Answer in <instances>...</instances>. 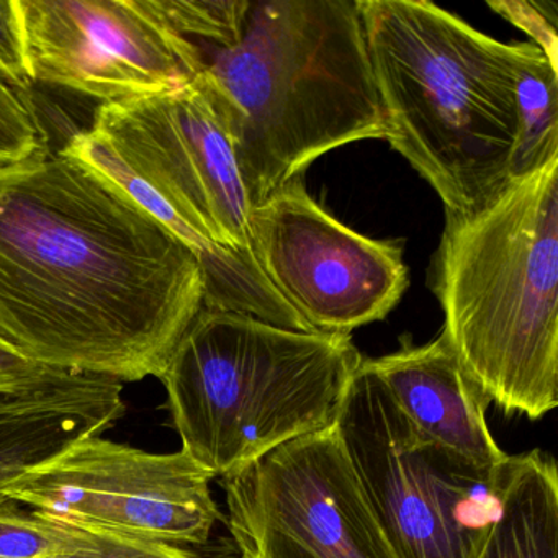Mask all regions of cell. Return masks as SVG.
<instances>
[{
	"instance_id": "cell-1",
	"label": "cell",
	"mask_w": 558,
	"mask_h": 558,
	"mask_svg": "<svg viewBox=\"0 0 558 558\" xmlns=\"http://www.w3.org/2000/svg\"><path fill=\"white\" fill-rule=\"evenodd\" d=\"M204 296L192 247L93 166L48 149L0 168V341L25 357L159 378Z\"/></svg>"
},
{
	"instance_id": "cell-2",
	"label": "cell",
	"mask_w": 558,
	"mask_h": 558,
	"mask_svg": "<svg viewBox=\"0 0 558 558\" xmlns=\"http://www.w3.org/2000/svg\"><path fill=\"white\" fill-rule=\"evenodd\" d=\"M195 45L253 207L326 153L385 140L357 0H250L230 45Z\"/></svg>"
},
{
	"instance_id": "cell-3",
	"label": "cell",
	"mask_w": 558,
	"mask_h": 558,
	"mask_svg": "<svg viewBox=\"0 0 558 558\" xmlns=\"http://www.w3.org/2000/svg\"><path fill=\"white\" fill-rule=\"evenodd\" d=\"M444 338L488 403L541 420L558 404V158L478 207L446 211L429 269Z\"/></svg>"
},
{
	"instance_id": "cell-4",
	"label": "cell",
	"mask_w": 558,
	"mask_h": 558,
	"mask_svg": "<svg viewBox=\"0 0 558 558\" xmlns=\"http://www.w3.org/2000/svg\"><path fill=\"white\" fill-rule=\"evenodd\" d=\"M385 140L446 211L511 179L515 80L531 41L502 44L427 0H357Z\"/></svg>"
},
{
	"instance_id": "cell-5",
	"label": "cell",
	"mask_w": 558,
	"mask_h": 558,
	"mask_svg": "<svg viewBox=\"0 0 558 558\" xmlns=\"http://www.w3.org/2000/svg\"><path fill=\"white\" fill-rule=\"evenodd\" d=\"M362 359L351 335L293 331L204 306L159 380L182 450L223 478L332 426Z\"/></svg>"
},
{
	"instance_id": "cell-6",
	"label": "cell",
	"mask_w": 558,
	"mask_h": 558,
	"mask_svg": "<svg viewBox=\"0 0 558 558\" xmlns=\"http://www.w3.org/2000/svg\"><path fill=\"white\" fill-rule=\"evenodd\" d=\"M61 151L112 179L197 254L205 299H243L259 282L247 197L227 129L202 84L100 104Z\"/></svg>"
},
{
	"instance_id": "cell-7",
	"label": "cell",
	"mask_w": 558,
	"mask_h": 558,
	"mask_svg": "<svg viewBox=\"0 0 558 558\" xmlns=\"http://www.w3.org/2000/svg\"><path fill=\"white\" fill-rule=\"evenodd\" d=\"M335 426L398 558L478 557L501 506L508 460L483 469L427 439L367 359L349 381Z\"/></svg>"
},
{
	"instance_id": "cell-8",
	"label": "cell",
	"mask_w": 558,
	"mask_h": 558,
	"mask_svg": "<svg viewBox=\"0 0 558 558\" xmlns=\"http://www.w3.org/2000/svg\"><path fill=\"white\" fill-rule=\"evenodd\" d=\"M220 480L241 558H398L335 424Z\"/></svg>"
},
{
	"instance_id": "cell-9",
	"label": "cell",
	"mask_w": 558,
	"mask_h": 558,
	"mask_svg": "<svg viewBox=\"0 0 558 558\" xmlns=\"http://www.w3.org/2000/svg\"><path fill=\"white\" fill-rule=\"evenodd\" d=\"M211 480L182 449L146 452L96 436L32 470L2 495L71 527L204 545L220 519Z\"/></svg>"
},
{
	"instance_id": "cell-10",
	"label": "cell",
	"mask_w": 558,
	"mask_h": 558,
	"mask_svg": "<svg viewBox=\"0 0 558 558\" xmlns=\"http://www.w3.org/2000/svg\"><path fill=\"white\" fill-rule=\"evenodd\" d=\"M250 247L260 272L313 332L351 335L380 322L408 289L400 241L345 227L313 201L303 178L254 205Z\"/></svg>"
},
{
	"instance_id": "cell-11",
	"label": "cell",
	"mask_w": 558,
	"mask_h": 558,
	"mask_svg": "<svg viewBox=\"0 0 558 558\" xmlns=\"http://www.w3.org/2000/svg\"><path fill=\"white\" fill-rule=\"evenodd\" d=\"M34 83L100 104L191 84L204 70L194 41L155 0H17Z\"/></svg>"
},
{
	"instance_id": "cell-12",
	"label": "cell",
	"mask_w": 558,
	"mask_h": 558,
	"mask_svg": "<svg viewBox=\"0 0 558 558\" xmlns=\"http://www.w3.org/2000/svg\"><path fill=\"white\" fill-rule=\"evenodd\" d=\"M404 416L423 436L483 466L508 460L486 423L488 401L466 375L442 332L423 345L367 359Z\"/></svg>"
},
{
	"instance_id": "cell-13",
	"label": "cell",
	"mask_w": 558,
	"mask_h": 558,
	"mask_svg": "<svg viewBox=\"0 0 558 558\" xmlns=\"http://www.w3.org/2000/svg\"><path fill=\"white\" fill-rule=\"evenodd\" d=\"M123 411V385L96 375L63 374L35 390L0 395V496L81 440L102 436Z\"/></svg>"
},
{
	"instance_id": "cell-14",
	"label": "cell",
	"mask_w": 558,
	"mask_h": 558,
	"mask_svg": "<svg viewBox=\"0 0 558 558\" xmlns=\"http://www.w3.org/2000/svg\"><path fill=\"white\" fill-rule=\"evenodd\" d=\"M476 558H558L557 463L541 450L509 456L501 506Z\"/></svg>"
},
{
	"instance_id": "cell-15",
	"label": "cell",
	"mask_w": 558,
	"mask_h": 558,
	"mask_svg": "<svg viewBox=\"0 0 558 558\" xmlns=\"http://www.w3.org/2000/svg\"><path fill=\"white\" fill-rule=\"evenodd\" d=\"M557 84V71L531 44L515 80L518 138L511 178L529 174L558 158Z\"/></svg>"
},
{
	"instance_id": "cell-16",
	"label": "cell",
	"mask_w": 558,
	"mask_h": 558,
	"mask_svg": "<svg viewBox=\"0 0 558 558\" xmlns=\"http://www.w3.org/2000/svg\"><path fill=\"white\" fill-rule=\"evenodd\" d=\"M22 506L0 496V558H60L68 554L70 527Z\"/></svg>"
},
{
	"instance_id": "cell-17",
	"label": "cell",
	"mask_w": 558,
	"mask_h": 558,
	"mask_svg": "<svg viewBox=\"0 0 558 558\" xmlns=\"http://www.w3.org/2000/svg\"><path fill=\"white\" fill-rule=\"evenodd\" d=\"M250 0H155L172 31L195 44L230 45Z\"/></svg>"
},
{
	"instance_id": "cell-18",
	"label": "cell",
	"mask_w": 558,
	"mask_h": 558,
	"mask_svg": "<svg viewBox=\"0 0 558 558\" xmlns=\"http://www.w3.org/2000/svg\"><path fill=\"white\" fill-rule=\"evenodd\" d=\"M48 151L47 133L28 89L0 74V168Z\"/></svg>"
},
{
	"instance_id": "cell-19",
	"label": "cell",
	"mask_w": 558,
	"mask_h": 558,
	"mask_svg": "<svg viewBox=\"0 0 558 558\" xmlns=\"http://www.w3.org/2000/svg\"><path fill=\"white\" fill-rule=\"evenodd\" d=\"M68 527L71 531V548L60 558H198L169 542L129 537L71 525Z\"/></svg>"
},
{
	"instance_id": "cell-20",
	"label": "cell",
	"mask_w": 558,
	"mask_h": 558,
	"mask_svg": "<svg viewBox=\"0 0 558 558\" xmlns=\"http://www.w3.org/2000/svg\"><path fill=\"white\" fill-rule=\"evenodd\" d=\"M550 2H488V8L508 19L515 27L524 31L547 58L551 70L558 73L557 58V8L547 11Z\"/></svg>"
},
{
	"instance_id": "cell-21",
	"label": "cell",
	"mask_w": 558,
	"mask_h": 558,
	"mask_svg": "<svg viewBox=\"0 0 558 558\" xmlns=\"http://www.w3.org/2000/svg\"><path fill=\"white\" fill-rule=\"evenodd\" d=\"M0 74L22 89L34 84L17 0H0Z\"/></svg>"
},
{
	"instance_id": "cell-22",
	"label": "cell",
	"mask_w": 558,
	"mask_h": 558,
	"mask_svg": "<svg viewBox=\"0 0 558 558\" xmlns=\"http://www.w3.org/2000/svg\"><path fill=\"white\" fill-rule=\"evenodd\" d=\"M63 374H70V372L54 371L37 364L0 341V395L35 390Z\"/></svg>"
}]
</instances>
